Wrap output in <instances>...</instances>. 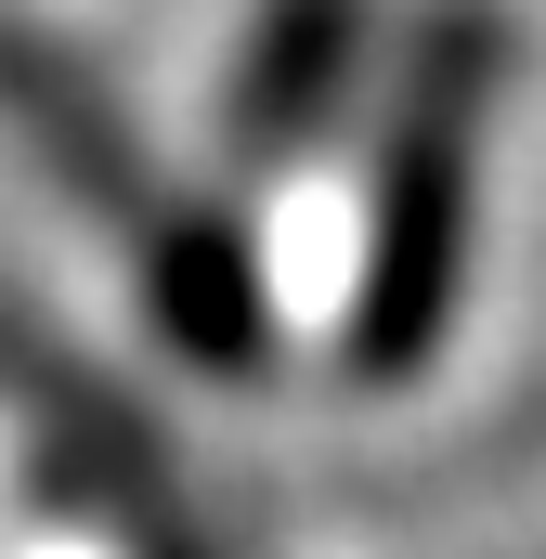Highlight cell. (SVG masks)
I'll use <instances>...</instances> for the list:
<instances>
[{"label": "cell", "instance_id": "cell-2", "mask_svg": "<svg viewBox=\"0 0 546 559\" xmlns=\"http://www.w3.org/2000/svg\"><path fill=\"white\" fill-rule=\"evenodd\" d=\"M0 143L26 156L39 195H66L92 235H118V274H131L143 325L195 365V378H261L273 365V286H261V248L182 195L156 156L131 143L118 92L52 39V26H0Z\"/></svg>", "mask_w": 546, "mask_h": 559}, {"label": "cell", "instance_id": "cell-1", "mask_svg": "<svg viewBox=\"0 0 546 559\" xmlns=\"http://www.w3.org/2000/svg\"><path fill=\"white\" fill-rule=\"evenodd\" d=\"M495 92H508V13L495 0H442L404 39V79L378 105L365 209H352V274H339V378H365V391H404L455 338Z\"/></svg>", "mask_w": 546, "mask_h": 559}, {"label": "cell", "instance_id": "cell-4", "mask_svg": "<svg viewBox=\"0 0 546 559\" xmlns=\"http://www.w3.org/2000/svg\"><path fill=\"white\" fill-rule=\"evenodd\" d=\"M365 52H378V0H261L248 52L222 79V156L235 169H299L312 143L339 131Z\"/></svg>", "mask_w": 546, "mask_h": 559}, {"label": "cell", "instance_id": "cell-3", "mask_svg": "<svg viewBox=\"0 0 546 559\" xmlns=\"http://www.w3.org/2000/svg\"><path fill=\"white\" fill-rule=\"evenodd\" d=\"M92 495H169V468L92 378H66L52 352H26L0 325V559L52 508H92Z\"/></svg>", "mask_w": 546, "mask_h": 559}]
</instances>
